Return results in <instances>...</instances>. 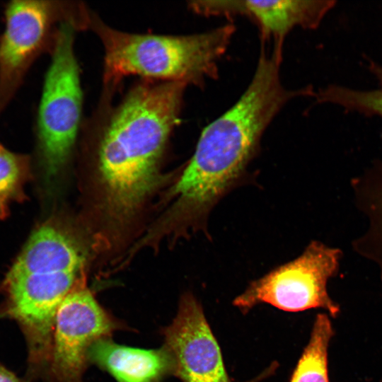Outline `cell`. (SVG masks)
<instances>
[{"label":"cell","mask_w":382,"mask_h":382,"mask_svg":"<svg viewBox=\"0 0 382 382\" xmlns=\"http://www.w3.org/2000/svg\"><path fill=\"white\" fill-rule=\"evenodd\" d=\"M164 336L173 371L183 382H231L219 345L192 294L181 299Z\"/></svg>","instance_id":"obj_9"},{"label":"cell","mask_w":382,"mask_h":382,"mask_svg":"<svg viewBox=\"0 0 382 382\" xmlns=\"http://www.w3.org/2000/svg\"><path fill=\"white\" fill-rule=\"evenodd\" d=\"M371 70L379 82L375 90L364 91L332 86L313 95L320 102L335 103L347 110L382 117V66L372 64Z\"/></svg>","instance_id":"obj_14"},{"label":"cell","mask_w":382,"mask_h":382,"mask_svg":"<svg viewBox=\"0 0 382 382\" xmlns=\"http://www.w3.org/2000/svg\"><path fill=\"white\" fill-rule=\"evenodd\" d=\"M115 325L91 291L79 283L64 299L55 318L50 360L57 382H81L88 350Z\"/></svg>","instance_id":"obj_8"},{"label":"cell","mask_w":382,"mask_h":382,"mask_svg":"<svg viewBox=\"0 0 382 382\" xmlns=\"http://www.w3.org/2000/svg\"><path fill=\"white\" fill-rule=\"evenodd\" d=\"M78 27L77 20L68 18L57 28L37 112V151L47 183L56 179L65 168L81 122L83 93L74 47Z\"/></svg>","instance_id":"obj_4"},{"label":"cell","mask_w":382,"mask_h":382,"mask_svg":"<svg viewBox=\"0 0 382 382\" xmlns=\"http://www.w3.org/2000/svg\"><path fill=\"white\" fill-rule=\"evenodd\" d=\"M187 86L144 79L102 127L96 150L99 209L113 229L127 224L163 183L160 163Z\"/></svg>","instance_id":"obj_2"},{"label":"cell","mask_w":382,"mask_h":382,"mask_svg":"<svg viewBox=\"0 0 382 382\" xmlns=\"http://www.w3.org/2000/svg\"><path fill=\"white\" fill-rule=\"evenodd\" d=\"M83 270L42 267L22 274H6L8 312L25 334L33 361L50 360L57 311L81 282Z\"/></svg>","instance_id":"obj_7"},{"label":"cell","mask_w":382,"mask_h":382,"mask_svg":"<svg viewBox=\"0 0 382 382\" xmlns=\"http://www.w3.org/2000/svg\"><path fill=\"white\" fill-rule=\"evenodd\" d=\"M370 205L374 228L382 245V166L372 187Z\"/></svg>","instance_id":"obj_15"},{"label":"cell","mask_w":382,"mask_h":382,"mask_svg":"<svg viewBox=\"0 0 382 382\" xmlns=\"http://www.w3.org/2000/svg\"><path fill=\"white\" fill-rule=\"evenodd\" d=\"M87 25L104 47L103 81L109 88L131 75L201 86L206 79L216 78L218 62L235 32L234 25L227 24L187 35L129 33L90 16Z\"/></svg>","instance_id":"obj_3"},{"label":"cell","mask_w":382,"mask_h":382,"mask_svg":"<svg viewBox=\"0 0 382 382\" xmlns=\"http://www.w3.org/2000/svg\"><path fill=\"white\" fill-rule=\"evenodd\" d=\"M335 1H195L190 8L204 16L243 15L256 23L262 40L274 42L273 52L282 58L287 33L296 26L314 28L334 6Z\"/></svg>","instance_id":"obj_10"},{"label":"cell","mask_w":382,"mask_h":382,"mask_svg":"<svg viewBox=\"0 0 382 382\" xmlns=\"http://www.w3.org/2000/svg\"><path fill=\"white\" fill-rule=\"evenodd\" d=\"M0 382H22L13 373L0 365Z\"/></svg>","instance_id":"obj_16"},{"label":"cell","mask_w":382,"mask_h":382,"mask_svg":"<svg viewBox=\"0 0 382 382\" xmlns=\"http://www.w3.org/2000/svg\"><path fill=\"white\" fill-rule=\"evenodd\" d=\"M30 175V158L9 150L0 141L1 219L8 216L13 202L25 199L24 186Z\"/></svg>","instance_id":"obj_13"},{"label":"cell","mask_w":382,"mask_h":382,"mask_svg":"<svg viewBox=\"0 0 382 382\" xmlns=\"http://www.w3.org/2000/svg\"><path fill=\"white\" fill-rule=\"evenodd\" d=\"M333 333L327 315L318 314L314 322L308 344L298 362L290 382H329L328 348Z\"/></svg>","instance_id":"obj_12"},{"label":"cell","mask_w":382,"mask_h":382,"mask_svg":"<svg viewBox=\"0 0 382 382\" xmlns=\"http://www.w3.org/2000/svg\"><path fill=\"white\" fill-rule=\"evenodd\" d=\"M342 251L313 241L296 258L253 281L233 301L243 310L266 303L286 311L320 308L335 317L340 308L327 283L337 273Z\"/></svg>","instance_id":"obj_5"},{"label":"cell","mask_w":382,"mask_h":382,"mask_svg":"<svg viewBox=\"0 0 382 382\" xmlns=\"http://www.w3.org/2000/svg\"><path fill=\"white\" fill-rule=\"evenodd\" d=\"M280 62L262 50L240 99L202 131L189 163L166 197L173 202L159 221L170 235L206 231L212 209L245 175L272 120L292 98L308 95L307 88L284 86Z\"/></svg>","instance_id":"obj_1"},{"label":"cell","mask_w":382,"mask_h":382,"mask_svg":"<svg viewBox=\"0 0 382 382\" xmlns=\"http://www.w3.org/2000/svg\"><path fill=\"white\" fill-rule=\"evenodd\" d=\"M59 2L13 0L4 6L0 35V115L23 84L35 59L50 50L59 23L66 19Z\"/></svg>","instance_id":"obj_6"},{"label":"cell","mask_w":382,"mask_h":382,"mask_svg":"<svg viewBox=\"0 0 382 382\" xmlns=\"http://www.w3.org/2000/svg\"><path fill=\"white\" fill-rule=\"evenodd\" d=\"M88 357L118 382H156L172 369L166 349H143L117 345L106 337L93 344Z\"/></svg>","instance_id":"obj_11"}]
</instances>
